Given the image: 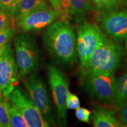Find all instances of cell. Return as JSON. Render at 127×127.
<instances>
[{
    "mask_svg": "<svg viewBox=\"0 0 127 127\" xmlns=\"http://www.w3.org/2000/svg\"><path fill=\"white\" fill-rule=\"evenodd\" d=\"M44 45L51 58L62 67L74 68L78 63L77 38L68 21H54L42 34Z\"/></svg>",
    "mask_w": 127,
    "mask_h": 127,
    "instance_id": "1",
    "label": "cell"
},
{
    "mask_svg": "<svg viewBox=\"0 0 127 127\" xmlns=\"http://www.w3.org/2000/svg\"><path fill=\"white\" fill-rule=\"evenodd\" d=\"M124 51L119 42L107 37L95 50L80 76L89 72H112L117 71L123 63Z\"/></svg>",
    "mask_w": 127,
    "mask_h": 127,
    "instance_id": "2",
    "label": "cell"
},
{
    "mask_svg": "<svg viewBox=\"0 0 127 127\" xmlns=\"http://www.w3.org/2000/svg\"><path fill=\"white\" fill-rule=\"evenodd\" d=\"M14 44L19 79L24 78L39 69L41 61L40 51L34 38L29 34L16 36Z\"/></svg>",
    "mask_w": 127,
    "mask_h": 127,
    "instance_id": "3",
    "label": "cell"
},
{
    "mask_svg": "<svg viewBox=\"0 0 127 127\" xmlns=\"http://www.w3.org/2000/svg\"><path fill=\"white\" fill-rule=\"evenodd\" d=\"M92 98L105 104H115L117 79L112 72H89L79 77Z\"/></svg>",
    "mask_w": 127,
    "mask_h": 127,
    "instance_id": "4",
    "label": "cell"
},
{
    "mask_svg": "<svg viewBox=\"0 0 127 127\" xmlns=\"http://www.w3.org/2000/svg\"><path fill=\"white\" fill-rule=\"evenodd\" d=\"M107 37L101 28L95 24L82 22L77 30V50L80 71L86 66L93 52Z\"/></svg>",
    "mask_w": 127,
    "mask_h": 127,
    "instance_id": "5",
    "label": "cell"
},
{
    "mask_svg": "<svg viewBox=\"0 0 127 127\" xmlns=\"http://www.w3.org/2000/svg\"><path fill=\"white\" fill-rule=\"evenodd\" d=\"M47 74L56 108L57 125L60 127H66L67 124L66 101L69 92L67 78L54 65L48 66Z\"/></svg>",
    "mask_w": 127,
    "mask_h": 127,
    "instance_id": "6",
    "label": "cell"
},
{
    "mask_svg": "<svg viewBox=\"0 0 127 127\" xmlns=\"http://www.w3.org/2000/svg\"><path fill=\"white\" fill-rule=\"evenodd\" d=\"M24 81V85L30 94L31 101L49 125H55V119L45 85L35 73H32Z\"/></svg>",
    "mask_w": 127,
    "mask_h": 127,
    "instance_id": "7",
    "label": "cell"
},
{
    "mask_svg": "<svg viewBox=\"0 0 127 127\" xmlns=\"http://www.w3.org/2000/svg\"><path fill=\"white\" fill-rule=\"evenodd\" d=\"M62 15L58 11L48 4L36 9L16 23L17 26L24 33L38 31L47 28Z\"/></svg>",
    "mask_w": 127,
    "mask_h": 127,
    "instance_id": "8",
    "label": "cell"
},
{
    "mask_svg": "<svg viewBox=\"0 0 127 127\" xmlns=\"http://www.w3.org/2000/svg\"><path fill=\"white\" fill-rule=\"evenodd\" d=\"M98 21L101 30L112 40L120 42L127 38V9L99 14Z\"/></svg>",
    "mask_w": 127,
    "mask_h": 127,
    "instance_id": "9",
    "label": "cell"
},
{
    "mask_svg": "<svg viewBox=\"0 0 127 127\" xmlns=\"http://www.w3.org/2000/svg\"><path fill=\"white\" fill-rule=\"evenodd\" d=\"M18 68L11 46L7 45L0 57V92L8 98L18 83Z\"/></svg>",
    "mask_w": 127,
    "mask_h": 127,
    "instance_id": "10",
    "label": "cell"
},
{
    "mask_svg": "<svg viewBox=\"0 0 127 127\" xmlns=\"http://www.w3.org/2000/svg\"><path fill=\"white\" fill-rule=\"evenodd\" d=\"M7 98L20 111L28 127H50L31 99L27 97L19 88H15Z\"/></svg>",
    "mask_w": 127,
    "mask_h": 127,
    "instance_id": "11",
    "label": "cell"
},
{
    "mask_svg": "<svg viewBox=\"0 0 127 127\" xmlns=\"http://www.w3.org/2000/svg\"><path fill=\"white\" fill-rule=\"evenodd\" d=\"M65 17H70L78 24L83 22L87 15L95 10L91 0H61Z\"/></svg>",
    "mask_w": 127,
    "mask_h": 127,
    "instance_id": "12",
    "label": "cell"
},
{
    "mask_svg": "<svg viewBox=\"0 0 127 127\" xmlns=\"http://www.w3.org/2000/svg\"><path fill=\"white\" fill-rule=\"evenodd\" d=\"M91 118L93 127H124L115 111L105 107L95 108L91 112Z\"/></svg>",
    "mask_w": 127,
    "mask_h": 127,
    "instance_id": "13",
    "label": "cell"
},
{
    "mask_svg": "<svg viewBox=\"0 0 127 127\" xmlns=\"http://www.w3.org/2000/svg\"><path fill=\"white\" fill-rule=\"evenodd\" d=\"M47 4V0H21L14 17L17 23L25 16Z\"/></svg>",
    "mask_w": 127,
    "mask_h": 127,
    "instance_id": "14",
    "label": "cell"
},
{
    "mask_svg": "<svg viewBox=\"0 0 127 127\" xmlns=\"http://www.w3.org/2000/svg\"><path fill=\"white\" fill-rule=\"evenodd\" d=\"M127 100V70L117 79L115 104L120 106Z\"/></svg>",
    "mask_w": 127,
    "mask_h": 127,
    "instance_id": "15",
    "label": "cell"
},
{
    "mask_svg": "<svg viewBox=\"0 0 127 127\" xmlns=\"http://www.w3.org/2000/svg\"><path fill=\"white\" fill-rule=\"evenodd\" d=\"M91 1L99 14L118 9L120 5L117 0H91Z\"/></svg>",
    "mask_w": 127,
    "mask_h": 127,
    "instance_id": "16",
    "label": "cell"
},
{
    "mask_svg": "<svg viewBox=\"0 0 127 127\" xmlns=\"http://www.w3.org/2000/svg\"><path fill=\"white\" fill-rule=\"evenodd\" d=\"M8 112L11 125L12 127H28L23 115L11 102H8Z\"/></svg>",
    "mask_w": 127,
    "mask_h": 127,
    "instance_id": "17",
    "label": "cell"
},
{
    "mask_svg": "<svg viewBox=\"0 0 127 127\" xmlns=\"http://www.w3.org/2000/svg\"><path fill=\"white\" fill-rule=\"evenodd\" d=\"M0 127H11L9 116L8 98L4 96L0 98Z\"/></svg>",
    "mask_w": 127,
    "mask_h": 127,
    "instance_id": "18",
    "label": "cell"
},
{
    "mask_svg": "<svg viewBox=\"0 0 127 127\" xmlns=\"http://www.w3.org/2000/svg\"><path fill=\"white\" fill-rule=\"evenodd\" d=\"M21 0H0V10L7 14L11 20H14V17Z\"/></svg>",
    "mask_w": 127,
    "mask_h": 127,
    "instance_id": "19",
    "label": "cell"
},
{
    "mask_svg": "<svg viewBox=\"0 0 127 127\" xmlns=\"http://www.w3.org/2000/svg\"><path fill=\"white\" fill-rule=\"evenodd\" d=\"M91 112L85 108L80 107L75 109V115L79 121L82 123L90 124Z\"/></svg>",
    "mask_w": 127,
    "mask_h": 127,
    "instance_id": "20",
    "label": "cell"
},
{
    "mask_svg": "<svg viewBox=\"0 0 127 127\" xmlns=\"http://www.w3.org/2000/svg\"><path fill=\"white\" fill-rule=\"evenodd\" d=\"M66 108L69 109H77L80 107V101L77 95L71 93L70 91L68 93L66 101Z\"/></svg>",
    "mask_w": 127,
    "mask_h": 127,
    "instance_id": "21",
    "label": "cell"
},
{
    "mask_svg": "<svg viewBox=\"0 0 127 127\" xmlns=\"http://www.w3.org/2000/svg\"><path fill=\"white\" fill-rule=\"evenodd\" d=\"M14 35L13 30L9 27L7 29L0 31V46L6 45Z\"/></svg>",
    "mask_w": 127,
    "mask_h": 127,
    "instance_id": "22",
    "label": "cell"
},
{
    "mask_svg": "<svg viewBox=\"0 0 127 127\" xmlns=\"http://www.w3.org/2000/svg\"><path fill=\"white\" fill-rule=\"evenodd\" d=\"M119 120L124 127H127V100L119 106Z\"/></svg>",
    "mask_w": 127,
    "mask_h": 127,
    "instance_id": "23",
    "label": "cell"
},
{
    "mask_svg": "<svg viewBox=\"0 0 127 127\" xmlns=\"http://www.w3.org/2000/svg\"><path fill=\"white\" fill-rule=\"evenodd\" d=\"M9 17L6 12L0 10V31H2L9 27Z\"/></svg>",
    "mask_w": 127,
    "mask_h": 127,
    "instance_id": "24",
    "label": "cell"
},
{
    "mask_svg": "<svg viewBox=\"0 0 127 127\" xmlns=\"http://www.w3.org/2000/svg\"><path fill=\"white\" fill-rule=\"evenodd\" d=\"M49 2L51 5V6L57 11H58L62 15V20H67L65 17L64 14L63 8L61 7V0H48Z\"/></svg>",
    "mask_w": 127,
    "mask_h": 127,
    "instance_id": "25",
    "label": "cell"
},
{
    "mask_svg": "<svg viewBox=\"0 0 127 127\" xmlns=\"http://www.w3.org/2000/svg\"><path fill=\"white\" fill-rule=\"evenodd\" d=\"M7 44L4 45H2V46H0V57H1V55L3 54V52H4V51L5 50L6 47H7Z\"/></svg>",
    "mask_w": 127,
    "mask_h": 127,
    "instance_id": "26",
    "label": "cell"
},
{
    "mask_svg": "<svg viewBox=\"0 0 127 127\" xmlns=\"http://www.w3.org/2000/svg\"><path fill=\"white\" fill-rule=\"evenodd\" d=\"M120 4H123L127 6V0H117Z\"/></svg>",
    "mask_w": 127,
    "mask_h": 127,
    "instance_id": "27",
    "label": "cell"
},
{
    "mask_svg": "<svg viewBox=\"0 0 127 127\" xmlns=\"http://www.w3.org/2000/svg\"><path fill=\"white\" fill-rule=\"evenodd\" d=\"M125 51H126L127 54V36L126 38L125 39Z\"/></svg>",
    "mask_w": 127,
    "mask_h": 127,
    "instance_id": "28",
    "label": "cell"
},
{
    "mask_svg": "<svg viewBox=\"0 0 127 127\" xmlns=\"http://www.w3.org/2000/svg\"><path fill=\"white\" fill-rule=\"evenodd\" d=\"M2 96H3V95H2V94L1 93V92H0V98H1Z\"/></svg>",
    "mask_w": 127,
    "mask_h": 127,
    "instance_id": "29",
    "label": "cell"
}]
</instances>
